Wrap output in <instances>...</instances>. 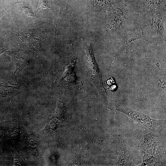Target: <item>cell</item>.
<instances>
[{
  "mask_svg": "<svg viewBox=\"0 0 166 166\" xmlns=\"http://www.w3.org/2000/svg\"><path fill=\"white\" fill-rule=\"evenodd\" d=\"M116 109L136 121L153 131L160 132L165 126V120H154L145 115L135 111L126 107L117 106Z\"/></svg>",
  "mask_w": 166,
  "mask_h": 166,
  "instance_id": "6da1fadb",
  "label": "cell"
},
{
  "mask_svg": "<svg viewBox=\"0 0 166 166\" xmlns=\"http://www.w3.org/2000/svg\"><path fill=\"white\" fill-rule=\"evenodd\" d=\"M39 29L29 30H23L18 34L20 38L30 48L38 53L44 52L42 47L41 41L43 37L41 35Z\"/></svg>",
  "mask_w": 166,
  "mask_h": 166,
  "instance_id": "7a4b0ae2",
  "label": "cell"
},
{
  "mask_svg": "<svg viewBox=\"0 0 166 166\" xmlns=\"http://www.w3.org/2000/svg\"><path fill=\"white\" fill-rule=\"evenodd\" d=\"M75 61H73L65 69L61 79V84L68 85H80L81 83L75 73Z\"/></svg>",
  "mask_w": 166,
  "mask_h": 166,
  "instance_id": "3957f363",
  "label": "cell"
},
{
  "mask_svg": "<svg viewBox=\"0 0 166 166\" xmlns=\"http://www.w3.org/2000/svg\"><path fill=\"white\" fill-rule=\"evenodd\" d=\"M8 53L12 57L13 62L16 66V69L12 78L17 80V77L19 72L24 68L28 65V63L23 59L17 56V53L8 52Z\"/></svg>",
  "mask_w": 166,
  "mask_h": 166,
  "instance_id": "277c9868",
  "label": "cell"
},
{
  "mask_svg": "<svg viewBox=\"0 0 166 166\" xmlns=\"http://www.w3.org/2000/svg\"><path fill=\"white\" fill-rule=\"evenodd\" d=\"M141 142L144 150L152 155L156 154L157 150L155 140L150 136H146L142 138Z\"/></svg>",
  "mask_w": 166,
  "mask_h": 166,
  "instance_id": "5b68a950",
  "label": "cell"
},
{
  "mask_svg": "<svg viewBox=\"0 0 166 166\" xmlns=\"http://www.w3.org/2000/svg\"><path fill=\"white\" fill-rule=\"evenodd\" d=\"M0 88V93L2 95H6L10 94V93L15 91L16 89L10 86H4Z\"/></svg>",
  "mask_w": 166,
  "mask_h": 166,
  "instance_id": "8992f818",
  "label": "cell"
},
{
  "mask_svg": "<svg viewBox=\"0 0 166 166\" xmlns=\"http://www.w3.org/2000/svg\"><path fill=\"white\" fill-rule=\"evenodd\" d=\"M155 161V158L152 155L145 154L143 157L142 164L145 165L150 164L154 163Z\"/></svg>",
  "mask_w": 166,
  "mask_h": 166,
  "instance_id": "52a82bcc",
  "label": "cell"
},
{
  "mask_svg": "<svg viewBox=\"0 0 166 166\" xmlns=\"http://www.w3.org/2000/svg\"><path fill=\"white\" fill-rule=\"evenodd\" d=\"M22 10L23 13L27 16L32 17L34 16V13L30 7L27 6H24L22 7Z\"/></svg>",
  "mask_w": 166,
  "mask_h": 166,
  "instance_id": "ba28073f",
  "label": "cell"
},
{
  "mask_svg": "<svg viewBox=\"0 0 166 166\" xmlns=\"http://www.w3.org/2000/svg\"><path fill=\"white\" fill-rule=\"evenodd\" d=\"M46 8H50L46 0H40L38 8L36 10V13L41 10Z\"/></svg>",
  "mask_w": 166,
  "mask_h": 166,
  "instance_id": "9c48e42d",
  "label": "cell"
},
{
  "mask_svg": "<svg viewBox=\"0 0 166 166\" xmlns=\"http://www.w3.org/2000/svg\"><path fill=\"white\" fill-rule=\"evenodd\" d=\"M3 51V50H2L1 49H0V54Z\"/></svg>",
  "mask_w": 166,
  "mask_h": 166,
  "instance_id": "30bf717a",
  "label": "cell"
}]
</instances>
